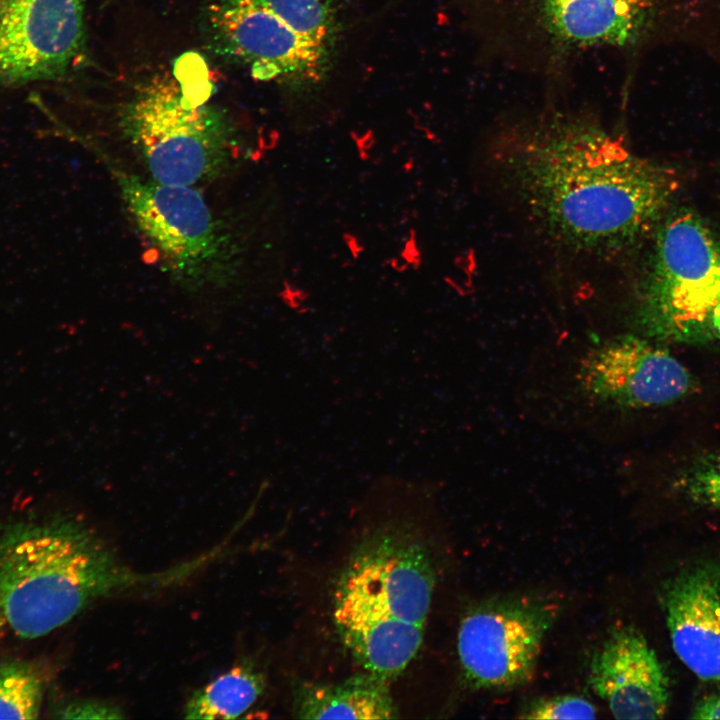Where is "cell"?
Listing matches in <instances>:
<instances>
[{
    "label": "cell",
    "mask_w": 720,
    "mask_h": 720,
    "mask_svg": "<svg viewBox=\"0 0 720 720\" xmlns=\"http://www.w3.org/2000/svg\"><path fill=\"white\" fill-rule=\"evenodd\" d=\"M690 717L704 720L720 719V695L703 697L695 705Z\"/></svg>",
    "instance_id": "cell-21"
},
{
    "label": "cell",
    "mask_w": 720,
    "mask_h": 720,
    "mask_svg": "<svg viewBox=\"0 0 720 720\" xmlns=\"http://www.w3.org/2000/svg\"><path fill=\"white\" fill-rule=\"evenodd\" d=\"M651 239L634 292L635 333L720 349V236L682 207L668 211Z\"/></svg>",
    "instance_id": "cell-4"
},
{
    "label": "cell",
    "mask_w": 720,
    "mask_h": 720,
    "mask_svg": "<svg viewBox=\"0 0 720 720\" xmlns=\"http://www.w3.org/2000/svg\"><path fill=\"white\" fill-rule=\"evenodd\" d=\"M661 600L677 657L702 681L720 684V566L685 569L665 584Z\"/></svg>",
    "instance_id": "cell-13"
},
{
    "label": "cell",
    "mask_w": 720,
    "mask_h": 720,
    "mask_svg": "<svg viewBox=\"0 0 720 720\" xmlns=\"http://www.w3.org/2000/svg\"><path fill=\"white\" fill-rule=\"evenodd\" d=\"M5 623H6L5 618H4L3 613H2V611H1V609H0V636H1V633H2V630H3V627H4V624H5Z\"/></svg>",
    "instance_id": "cell-22"
},
{
    "label": "cell",
    "mask_w": 720,
    "mask_h": 720,
    "mask_svg": "<svg viewBox=\"0 0 720 720\" xmlns=\"http://www.w3.org/2000/svg\"><path fill=\"white\" fill-rule=\"evenodd\" d=\"M206 564L201 555L140 572L73 513L21 517L0 528V609L16 635L34 639L99 600L175 585Z\"/></svg>",
    "instance_id": "cell-2"
},
{
    "label": "cell",
    "mask_w": 720,
    "mask_h": 720,
    "mask_svg": "<svg viewBox=\"0 0 720 720\" xmlns=\"http://www.w3.org/2000/svg\"><path fill=\"white\" fill-rule=\"evenodd\" d=\"M677 482L693 502L720 510V451L697 457L682 470Z\"/></svg>",
    "instance_id": "cell-18"
},
{
    "label": "cell",
    "mask_w": 720,
    "mask_h": 720,
    "mask_svg": "<svg viewBox=\"0 0 720 720\" xmlns=\"http://www.w3.org/2000/svg\"><path fill=\"white\" fill-rule=\"evenodd\" d=\"M488 46L518 67L553 72L627 51L648 32L656 0H485Z\"/></svg>",
    "instance_id": "cell-5"
},
{
    "label": "cell",
    "mask_w": 720,
    "mask_h": 720,
    "mask_svg": "<svg viewBox=\"0 0 720 720\" xmlns=\"http://www.w3.org/2000/svg\"><path fill=\"white\" fill-rule=\"evenodd\" d=\"M560 612L543 596H509L482 602L462 618L457 650L466 683L506 691L534 677L544 639Z\"/></svg>",
    "instance_id": "cell-8"
},
{
    "label": "cell",
    "mask_w": 720,
    "mask_h": 720,
    "mask_svg": "<svg viewBox=\"0 0 720 720\" xmlns=\"http://www.w3.org/2000/svg\"><path fill=\"white\" fill-rule=\"evenodd\" d=\"M88 0H0V84L64 76L85 49Z\"/></svg>",
    "instance_id": "cell-10"
},
{
    "label": "cell",
    "mask_w": 720,
    "mask_h": 720,
    "mask_svg": "<svg viewBox=\"0 0 720 720\" xmlns=\"http://www.w3.org/2000/svg\"><path fill=\"white\" fill-rule=\"evenodd\" d=\"M400 530L377 534L355 553L338 581L333 618L366 671L399 675L417 655L435 585L426 548Z\"/></svg>",
    "instance_id": "cell-3"
},
{
    "label": "cell",
    "mask_w": 720,
    "mask_h": 720,
    "mask_svg": "<svg viewBox=\"0 0 720 720\" xmlns=\"http://www.w3.org/2000/svg\"><path fill=\"white\" fill-rule=\"evenodd\" d=\"M207 22L218 51L245 64L256 80L304 88L328 70L330 52L296 34L262 0H214Z\"/></svg>",
    "instance_id": "cell-9"
},
{
    "label": "cell",
    "mask_w": 720,
    "mask_h": 720,
    "mask_svg": "<svg viewBox=\"0 0 720 720\" xmlns=\"http://www.w3.org/2000/svg\"><path fill=\"white\" fill-rule=\"evenodd\" d=\"M589 683L616 719H661L669 705L665 671L643 634L614 627L592 657Z\"/></svg>",
    "instance_id": "cell-12"
},
{
    "label": "cell",
    "mask_w": 720,
    "mask_h": 720,
    "mask_svg": "<svg viewBox=\"0 0 720 720\" xmlns=\"http://www.w3.org/2000/svg\"><path fill=\"white\" fill-rule=\"evenodd\" d=\"M388 679L367 671L336 684L304 683L294 712L302 719H392L397 717Z\"/></svg>",
    "instance_id": "cell-14"
},
{
    "label": "cell",
    "mask_w": 720,
    "mask_h": 720,
    "mask_svg": "<svg viewBox=\"0 0 720 720\" xmlns=\"http://www.w3.org/2000/svg\"><path fill=\"white\" fill-rule=\"evenodd\" d=\"M120 127L152 180L162 184L210 182L240 155L224 111L193 102L172 80H153L140 88L123 108Z\"/></svg>",
    "instance_id": "cell-6"
},
{
    "label": "cell",
    "mask_w": 720,
    "mask_h": 720,
    "mask_svg": "<svg viewBox=\"0 0 720 720\" xmlns=\"http://www.w3.org/2000/svg\"><path fill=\"white\" fill-rule=\"evenodd\" d=\"M595 706L578 695H561L532 701L520 714L522 719H592Z\"/></svg>",
    "instance_id": "cell-19"
},
{
    "label": "cell",
    "mask_w": 720,
    "mask_h": 720,
    "mask_svg": "<svg viewBox=\"0 0 720 720\" xmlns=\"http://www.w3.org/2000/svg\"><path fill=\"white\" fill-rule=\"evenodd\" d=\"M262 2L296 34L330 52L336 39V22L328 0Z\"/></svg>",
    "instance_id": "cell-17"
},
{
    "label": "cell",
    "mask_w": 720,
    "mask_h": 720,
    "mask_svg": "<svg viewBox=\"0 0 720 720\" xmlns=\"http://www.w3.org/2000/svg\"><path fill=\"white\" fill-rule=\"evenodd\" d=\"M498 175L523 212L571 252L608 257L651 237L680 176L640 156L585 112L547 109L506 124L493 142Z\"/></svg>",
    "instance_id": "cell-1"
},
{
    "label": "cell",
    "mask_w": 720,
    "mask_h": 720,
    "mask_svg": "<svg viewBox=\"0 0 720 720\" xmlns=\"http://www.w3.org/2000/svg\"><path fill=\"white\" fill-rule=\"evenodd\" d=\"M58 717L65 719H120L125 718L123 710L112 702L99 699H83L68 703L58 711Z\"/></svg>",
    "instance_id": "cell-20"
},
{
    "label": "cell",
    "mask_w": 720,
    "mask_h": 720,
    "mask_svg": "<svg viewBox=\"0 0 720 720\" xmlns=\"http://www.w3.org/2000/svg\"><path fill=\"white\" fill-rule=\"evenodd\" d=\"M264 674L254 664L239 663L196 690L184 708L187 719H235L246 713L265 689Z\"/></svg>",
    "instance_id": "cell-15"
},
{
    "label": "cell",
    "mask_w": 720,
    "mask_h": 720,
    "mask_svg": "<svg viewBox=\"0 0 720 720\" xmlns=\"http://www.w3.org/2000/svg\"><path fill=\"white\" fill-rule=\"evenodd\" d=\"M45 682L39 669L24 660L0 663V718L36 719Z\"/></svg>",
    "instance_id": "cell-16"
},
{
    "label": "cell",
    "mask_w": 720,
    "mask_h": 720,
    "mask_svg": "<svg viewBox=\"0 0 720 720\" xmlns=\"http://www.w3.org/2000/svg\"><path fill=\"white\" fill-rule=\"evenodd\" d=\"M577 378L592 400L623 409L670 405L688 396L695 385L689 370L668 349L636 333L592 348Z\"/></svg>",
    "instance_id": "cell-11"
},
{
    "label": "cell",
    "mask_w": 720,
    "mask_h": 720,
    "mask_svg": "<svg viewBox=\"0 0 720 720\" xmlns=\"http://www.w3.org/2000/svg\"><path fill=\"white\" fill-rule=\"evenodd\" d=\"M121 198L163 267L184 288H223L240 271L243 248L193 186L116 171Z\"/></svg>",
    "instance_id": "cell-7"
}]
</instances>
